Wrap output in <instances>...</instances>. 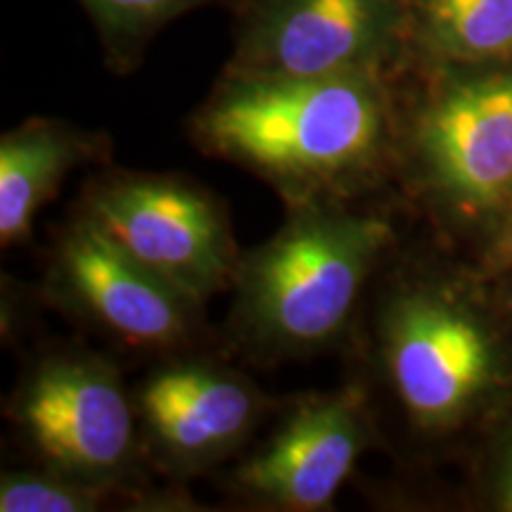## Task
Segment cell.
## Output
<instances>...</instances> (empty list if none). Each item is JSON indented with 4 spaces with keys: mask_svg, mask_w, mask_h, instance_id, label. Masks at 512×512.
Wrapping results in <instances>:
<instances>
[{
    "mask_svg": "<svg viewBox=\"0 0 512 512\" xmlns=\"http://www.w3.org/2000/svg\"><path fill=\"white\" fill-rule=\"evenodd\" d=\"M387 74L223 72L190 117L204 155L259 176L287 204L358 200L396 164V91Z\"/></svg>",
    "mask_w": 512,
    "mask_h": 512,
    "instance_id": "obj_1",
    "label": "cell"
},
{
    "mask_svg": "<svg viewBox=\"0 0 512 512\" xmlns=\"http://www.w3.org/2000/svg\"><path fill=\"white\" fill-rule=\"evenodd\" d=\"M358 200L287 204V219L240 256L228 337L259 363L335 349L366 306L396 242L394 223Z\"/></svg>",
    "mask_w": 512,
    "mask_h": 512,
    "instance_id": "obj_2",
    "label": "cell"
},
{
    "mask_svg": "<svg viewBox=\"0 0 512 512\" xmlns=\"http://www.w3.org/2000/svg\"><path fill=\"white\" fill-rule=\"evenodd\" d=\"M368 332L375 377L422 437H448L512 399V349L479 287L432 273H396Z\"/></svg>",
    "mask_w": 512,
    "mask_h": 512,
    "instance_id": "obj_3",
    "label": "cell"
},
{
    "mask_svg": "<svg viewBox=\"0 0 512 512\" xmlns=\"http://www.w3.org/2000/svg\"><path fill=\"white\" fill-rule=\"evenodd\" d=\"M418 69L411 102L396 95L394 169L446 226L489 235L512 195V57Z\"/></svg>",
    "mask_w": 512,
    "mask_h": 512,
    "instance_id": "obj_4",
    "label": "cell"
},
{
    "mask_svg": "<svg viewBox=\"0 0 512 512\" xmlns=\"http://www.w3.org/2000/svg\"><path fill=\"white\" fill-rule=\"evenodd\" d=\"M8 415L38 465L133 494L147 458L133 389L107 356L46 351L24 370Z\"/></svg>",
    "mask_w": 512,
    "mask_h": 512,
    "instance_id": "obj_5",
    "label": "cell"
},
{
    "mask_svg": "<svg viewBox=\"0 0 512 512\" xmlns=\"http://www.w3.org/2000/svg\"><path fill=\"white\" fill-rule=\"evenodd\" d=\"M76 211L200 306L233 287L242 254L228 211L214 192L190 178L102 171L86 183Z\"/></svg>",
    "mask_w": 512,
    "mask_h": 512,
    "instance_id": "obj_6",
    "label": "cell"
},
{
    "mask_svg": "<svg viewBox=\"0 0 512 512\" xmlns=\"http://www.w3.org/2000/svg\"><path fill=\"white\" fill-rule=\"evenodd\" d=\"M408 53V0H240L226 72L396 76Z\"/></svg>",
    "mask_w": 512,
    "mask_h": 512,
    "instance_id": "obj_7",
    "label": "cell"
},
{
    "mask_svg": "<svg viewBox=\"0 0 512 512\" xmlns=\"http://www.w3.org/2000/svg\"><path fill=\"white\" fill-rule=\"evenodd\" d=\"M46 294L64 316L138 354H183L200 332L202 306L140 266L79 211L57 230Z\"/></svg>",
    "mask_w": 512,
    "mask_h": 512,
    "instance_id": "obj_8",
    "label": "cell"
},
{
    "mask_svg": "<svg viewBox=\"0 0 512 512\" xmlns=\"http://www.w3.org/2000/svg\"><path fill=\"white\" fill-rule=\"evenodd\" d=\"M375 434L373 396L363 380L299 396L230 472L228 489L261 510H328Z\"/></svg>",
    "mask_w": 512,
    "mask_h": 512,
    "instance_id": "obj_9",
    "label": "cell"
},
{
    "mask_svg": "<svg viewBox=\"0 0 512 512\" xmlns=\"http://www.w3.org/2000/svg\"><path fill=\"white\" fill-rule=\"evenodd\" d=\"M133 406L147 463L183 482L245 451L275 403L240 370L183 351L136 384Z\"/></svg>",
    "mask_w": 512,
    "mask_h": 512,
    "instance_id": "obj_10",
    "label": "cell"
},
{
    "mask_svg": "<svg viewBox=\"0 0 512 512\" xmlns=\"http://www.w3.org/2000/svg\"><path fill=\"white\" fill-rule=\"evenodd\" d=\"M102 133L69 121L34 117L0 138V245L31 240L38 211L57 195L64 178L88 162H105Z\"/></svg>",
    "mask_w": 512,
    "mask_h": 512,
    "instance_id": "obj_11",
    "label": "cell"
},
{
    "mask_svg": "<svg viewBox=\"0 0 512 512\" xmlns=\"http://www.w3.org/2000/svg\"><path fill=\"white\" fill-rule=\"evenodd\" d=\"M512 57V0H408L403 67L482 64Z\"/></svg>",
    "mask_w": 512,
    "mask_h": 512,
    "instance_id": "obj_12",
    "label": "cell"
},
{
    "mask_svg": "<svg viewBox=\"0 0 512 512\" xmlns=\"http://www.w3.org/2000/svg\"><path fill=\"white\" fill-rule=\"evenodd\" d=\"M102 38L107 60L121 72L133 67L150 38L185 12L219 0H79Z\"/></svg>",
    "mask_w": 512,
    "mask_h": 512,
    "instance_id": "obj_13",
    "label": "cell"
},
{
    "mask_svg": "<svg viewBox=\"0 0 512 512\" xmlns=\"http://www.w3.org/2000/svg\"><path fill=\"white\" fill-rule=\"evenodd\" d=\"M124 491L64 475L53 467L10 470L0 477V512H93Z\"/></svg>",
    "mask_w": 512,
    "mask_h": 512,
    "instance_id": "obj_14",
    "label": "cell"
},
{
    "mask_svg": "<svg viewBox=\"0 0 512 512\" xmlns=\"http://www.w3.org/2000/svg\"><path fill=\"white\" fill-rule=\"evenodd\" d=\"M484 271L489 275H512V195L486 235Z\"/></svg>",
    "mask_w": 512,
    "mask_h": 512,
    "instance_id": "obj_15",
    "label": "cell"
},
{
    "mask_svg": "<svg viewBox=\"0 0 512 512\" xmlns=\"http://www.w3.org/2000/svg\"><path fill=\"white\" fill-rule=\"evenodd\" d=\"M491 498L498 510L512 512V427L496 451L494 470H491Z\"/></svg>",
    "mask_w": 512,
    "mask_h": 512,
    "instance_id": "obj_16",
    "label": "cell"
}]
</instances>
